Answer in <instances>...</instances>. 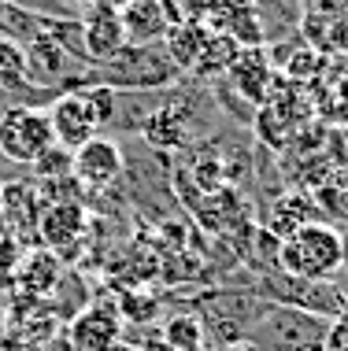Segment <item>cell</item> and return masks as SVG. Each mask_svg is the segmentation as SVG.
Here are the masks:
<instances>
[{
  "label": "cell",
  "instance_id": "obj_3",
  "mask_svg": "<svg viewBox=\"0 0 348 351\" xmlns=\"http://www.w3.org/2000/svg\"><path fill=\"white\" fill-rule=\"evenodd\" d=\"M56 145L52 119L45 108H30V104H15V108L0 111V156L12 163H37Z\"/></svg>",
  "mask_w": 348,
  "mask_h": 351
},
{
  "label": "cell",
  "instance_id": "obj_24",
  "mask_svg": "<svg viewBox=\"0 0 348 351\" xmlns=\"http://www.w3.org/2000/svg\"><path fill=\"white\" fill-rule=\"evenodd\" d=\"M0 233L8 237V230H4V204H0Z\"/></svg>",
  "mask_w": 348,
  "mask_h": 351
},
{
  "label": "cell",
  "instance_id": "obj_22",
  "mask_svg": "<svg viewBox=\"0 0 348 351\" xmlns=\"http://www.w3.org/2000/svg\"><path fill=\"white\" fill-rule=\"evenodd\" d=\"M312 67H315V52H300L286 71L293 74V78H304V74H312Z\"/></svg>",
  "mask_w": 348,
  "mask_h": 351
},
{
  "label": "cell",
  "instance_id": "obj_20",
  "mask_svg": "<svg viewBox=\"0 0 348 351\" xmlns=\"http://www.w3.org/2000/svg\"><path fill=\"white\" fill-rule=\"evenodd\" d=\"M71 167H74V152H67L63 145H52V148L34 163V174L41 178V182H52V178H60V182H63V178H74Z\"/></svg>",
  "mask_w": 348,
  "mask_h": 351
},
{
  "label": "cell",
  "instance_id": "obj_6",
  "mask_svg": "<svg viewBox=\"0 0 348 351\" xmlns=\"http://www.w3.org/2000/svg\"><path fill=\"white\" fill-rule=\"evenodd\" d=\"M323 322L315 315H304V311H286V307H270L267 315L256 322V337L263 344L278 348V351H308L318 348V333H323Z\"/></svg>",
  "mask_w": 348,
  "mask_h": 351
},
{
  "label": "cell",
  "instance_id": "obj_12",
  "mask_svg": "<svg viewBox=\"0 0 348 351\" xmlns=\"http://www.w3.org/2000/svg\"><path fill=\"white\" fill-rule=\"evenodd\" d=\"M0 204H4V230L8 237H23L34 233L37 222H41V204H37L34 185L12 182V185H0Z\"/></svg>",
  "mask_w": 348,
  "mask_h": 351
},
{
  "label": "cell",
  "instance_id": "obj_21",
  "mask_svg": "<svg viewBox=\"0 0 348 351\" xmlns=\"http://www.w3.org/2000/svg\"><path fill=\"white\" fill-rule=\"evenodd\" d=\"M12 4L23 8V12H30V15L34 12H52V15L60 12V0H12Z\"/></svg>",
  "mask_w": 348,
  "mask_h": 351
},
{
  "label": "cell",
  "instance_id": "obj_13",
  "mask_svg": "<svg viewBox=\"0 0 348 351\" xmlns=\"http://www.w3.org/2000/svg\"><path fill=\"white\" fill-rule=\"evenodd\" d=\"M211 41V26L204 23H178L167 30V56L178 71H196L204 60V49Z\"/></svg>",
  "mask_w": 348,
  "mask_h": 351
},
{
  "label": "cell",
  "instance_id": "obj_23",
  "mask_svg": "<svg viewBox=\"0 0 348 351\" xmlns=\"http://www.w3.org/2000/svg\"><path fill=\"white\" fill-rule=\"evenodd\" d=\"M222 351H248V348H244V344H227Z\"/></svg>",
  "mask_w": 348,
  "mask_h": 351
},
{
  "label": "cell",
  "instance_id": "obj_7",
  "mask_svg": "<svg viewBox=\"0 0 348 351\" xmlns=\"http://www.w3.org/2000/svg\"><path fill=\"white\" fill-rule=\"evenodd\" d=\"M89 230V215L78 200H52L49 207H41V222H37V237L45 241V248L63 255L71 248H78V241Z\"/></svg>",
  "mask_w": 348,
  "mask_h": 351
},
{
  "label": "cell",
  "instance_id": "obj_19",
  "mask_svg": "<svg viewBox=\"0 0 348 351\" xmlns=\"http://www.w3.org/2000/svg\"><path fill=\"white\" fill-rule=\"evenodd\" d=\"M200 337H204V326L196 318H189V315L171 318V322H167V329H163L167 348H174V351H196V348H200Z\"/></svg>",
  "mask_w": 348,
  "mask_h": 351
},
{
  "label": "cell",
  "instance_id": "obj_16",
  "mask_svg": "<svg viewBox=\"0 0 348 351\" xmlns=\"http://www.w3.org/2000/svg\"><path fill=\"white\" fill-rule=\"evenodd\" d=\"M26 71H34L37 82H52L56 74L63 71V45L56 41V37L41 34V37L34 41L30 56H26Z\"/></svg>",
  "mask_w": 348,
  "mask_h": 351
},
{
  "label": "cell",
  "instance_id": "obj_10",
  "mask_svg": "<svg viewBox=\"0 0 348 351\" xmlns=\"http://www.w3.org/2000/svg\"><path fill=\"white\" fill-rule=\"evenodd\" d=\"M60 274H63V267H60V255L56 252H49V248L23 252L12 289L19 292V296H26V300H41V296H49L56 285H60Z\"/></svg>",
  "mask_w": 348,
  "mask_h": 351
},
{
  "label": "cell",
  "instance_id": "obj_14",
  "mask_svg": "<svg viewBox=\"0 0 348 351\" xmlns=\"http://www.w3.org/2000/svg\"><path fill=\"white\" fill-rule=\"evenodd\" d=\"M230 78L241 89V97H248L252 104H267L270 85H275V71H270V63L263 60L259 49H252V52H237V60L230 67Z\"/></svg>",
  "mask_w": 348,
  "mask_h": 351
},
{
  "label": "cell",
  "instance_id": "obj_25",
  "mask_svg": "<svg viewBox=\"0 0 348 351\" xmlns=\"http://www.w3.org/2000/svg\"><path fill=\"white\" fill-rule=\"evenodd\" d=\"M119 351H141V348H126V344H122V348H119Z\"/></svg>",
  "mask_w": 348,
  "mask_h": 351
},
{
  "label": "cell",
  "instance_id": "obj_11",
  "mask_svg": "<svg viewBox=\"0 0 348 351\" xmlns=\"http://www.w3.org/2000/svg\"><path fill=\"white\" fill-rule=\"evenodd\" d=\"M119 15H122L126 41L137 45V49L159 41V37H167V30H171V19H167L163 0H130Z\"/></svg>",
  "mask_w": 348,
  "mask_h": 351
},
{
  "label": "cell",
  "instance_id": "obj_2",
  "mask_svg": "<svg viewBox=\"0 0 348 351\" xmlns=\"http://www.w3.org/2000/svg\"><path fill=\"white\" fill-rule=\"evenodd\" d=\"M115 111H119V100H115V89H108V85L63 93L49 108L56 145H63L67 152H78L86 141L97 137V130H104L115 119Z\"/></svg>",
  "mask_w": 348,
  "mask_h": 351
},
{
  "label": "cell",
  "instance_id": "obj_4",
  "mask_svg": "<svg viewBox=\"0 0 348 351\" xmlns=\"http://www.w3.org/2000/svg\"><path fill=\"white\" fill-rule=\"evenodd\" d=\"M122 329H126V322L119 315V303L100 300V303H86V307L71 318L67 337H71L74 351H119L122 348Z\"/></svg>",
  "mask_w": 348,
  "mask_h": 351
},
{
  "label": "cell",
  "instance_id": "obj_1",
  "mask_svg": "<svg viewBox=\"0 0 348 351\" xmlns=\"http://www.w3.org/2000/svg\"><path fill=\"white\" fill-rule=\"evenodd\" d=\"M348 244L326 222H308L293 237L278 241V270L300 281H330L345 267Z\"/></svg>",
  "mask_w": 348,
  "mask_h": 351
},
{
  "label": "cell",
  "instance_id": "obj_15",
  "mask_svg": "<svg viewBox=\"0 0 348 351\" xmlns=\"http://www.w3.org/2000/svg\"><path fill=\"white\" fill-rule=\"evenodd\" d=\"M308 222H318V207L308 200L304 193H286V196H278L275 218H270V230H275L281 241H286V237H293L300 226H308Z\"/></svg>",
  "mask_w": 348,
  "mask_h": 351
},
{
  "label": "cell",
  "instance_id": "obj_17",
  "mask_svg": "<svg viewBox=\"0 0 348 351\" xmlns=\"http://www.w3.org/2000/svg\"><path fill=\"white\" fill-rule=\"evenodd\" d=\"M185 130H189V122L178 115V108H159L156 115L148 119L145 134L159 148H174V145H182V141H185Z\"/></svg>",
  "mask_w": 348,
  "mask_h": 351
},
{
  "label": "cell",
  "instance_id": "obj_9",
  "mask_svg": "<svg viewBox=\"0 0 348 351\" xmlns=\"http://www.w3.org/2000/svg\"><path fill=\"white\" fill-rule=\"evenodd\" d=\"M126 30H122V15L119 12H93V19L82 26V52L93 63H111L115 56L126 52Z\"/></svg>",
  "mask_w": 348,
  "mask_h": 351
},
{
  "label": "cell",
  "instance_id": "obj_5",
  "mask_svg": "<svg viewBox=\"0 0 348 351\" xmlns=\"http://www.w3.org/2000/svg\"><path fill=\"white\" fill-rule=\"evenodd\" d=\"M256 292L263 300H278L286 307H300L304 315H341V307H345L337 289H330L326 281H300L281 270L270 274L263 285H256Z\"/></svg>",
  "mask_w": 348,
  "mask_h": 351
},
{
  "label": "cell",
  "instance_id": "obj_18",
  "mask_svg": "<svg viewBox=\"0 0 348 351\" xmlns=\"http://www.w3.org/2000/svg\"><path fill=\"white\" fill-rule=\"evenodd\" d=\"M26 82H30V74H26V52L19 49L12 37H4L0 41V85L4 89H19Z\"/></svg>",
  "mask_w": 348,
  "mask_h": 351
},
{
  "label": "cell",
  "instance_id": "obj_8",
  "mask_svg": "<svg viewBox=\"0 0 348 351\" xmlns=\"http://www.w3.org/2000/svg\"><path fill=\"white\" fill-rule=\"evenodd\" d=\"M74 182L86 189H108L122 174V148L108 137H93L74 152V167H71Z\"/></svg>",
  "mask_w": 348,
  "mask_h": 351
}]
</instances>
